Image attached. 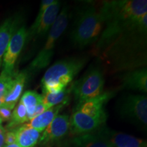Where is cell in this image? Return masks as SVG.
<instances>
[{"mask_svg":"<svg viewBox=\"0 0 147 147\" xmlns=\"http://www.w3.org/2000/svg\"><path fill=\"white\" fill-rule=\"evenodd\" d=\"M100 10L104 28L97 41L95 53L101 55L120 37L136 27L147 14L146 0L105 1Z\"/></svg>","mask_w":147,"mask_h":147,"instance_id":"1","label":"cell"},{"mask_svg":"<svg viewBox=\"0 0 147 147\" xmlns=\"http://www.w3.org/2000/svg\"><path fill=\"white\" fill-rule=\"evenodd\" d=\"M86 63L85 57H68L55 62L42 77L43 94L56 93L66 89Z\"/></svg>","mask_w":147,"mask_h":147,"instance_id":"2","label":"cell"},{"mask_svg":"<svg viewBox=\"0 0 147 147\" xmlns=\"http://www.w3.org/2000/svg\"><path fill=\"white\" fill-rule=\"evenodd\" d=\"M104 25L100 8L93 5L82 8L77 14L71 32L74 45L82 49L95 43L102 34Z\"/></svg>","mask_w":147,"mask_h":147,"instance_id":"3","label":"cell"},{"mask_svg":"<svg viewBox=\"0 0 147 147\" xmlns=\"http://www.w3.org/2000/svg\"><path fill=\"white\" fill-rule=\"evenodd\" d=\"M69 14L67 8H63L59 13L52 27L47 35L43 47L29 65L27 71L28 74H34L45 69L51 63L54 55L55 46L60 36L65 32L68 25Z\"/></svg>","mask_w":147,"mask_h":147,"instance_id":"4","label":"cell"},{"mask_svg":"<svg viewBox=\"0 0 147 147\" xmlns=\"http://www.w3.org/2000/svg\"><path fill=\"white\" fill-rule=\"evenodd\" d=\"M104 83L105 79L101 67L93 66L78 80L71 84V93L76 104H81L102 94Z\"/></svg>","mask_w":147,"mask_h":147,"instance_id":"5","label":"cell"},{"mask_svg":"<svg viewBox=\"0 0 147 147\" xmlns=\"http://www.w3.org/2000/svg\"><path fill=\"white\" fill-rule=\"evenodd\" d=\"M119 115L140 127L146 129L147 97L144 95L129 94L119 100L117 104Z\"/></svg>","mask_w":147,"mask_h":147,"instance_id":"6","label":"cell"},{"mask_svg":"<svg viewBox=\"0 0 147 147\" xmlns=\"http://www.w3.org/2000/svg\"><path fill=\"white\" fill-rule=\"evenodd\" d=\"M60 8V1L55 0L54 3L47 8L41 16H36L34 23L27 32L26 42L41 40L49 34L59 15Z\"/></svg>","mask_w":147,"mask_h":147,"instance_id":"7","label":"cell"},{"mask_svg":"<svg viewBox=\"0 0 147 147\" xmlns=\"http://www.w3.org/2000/svg\"><path fill=\"white\" fill-rule=\"evenodd\" d=\"M69 130V117L67 115H58L40 136V147H51L59 144L67 135Z\"/></svg>","mask_w":147,"mask_h":147,"instance_id":"8","label":"cell"},{"mask_svg":"<svg viewBox=\"0 0 147 147\" xmlns=\"http://www.w3.org/2000/svg\"><path fill=\"white\" fill-rule=\"evenodd\" d=\"M27 29L25 25L20 27L11 38L3 58L2 70L14 72L16 60L23 50L27 40Z\"/></svg>","mask_w":147,"mask_h":147,"instance_id":"9","label":"cell"},{"mask_svg":"<svg viewBox=\"0 0 147 147\" xmlns=\"http://www.w3.org/2000/svg\"><path fill=\"white\" fill-rule=\"evenodd\" d=\"M106 121L93 118L77 110H74L69 117V130L74 136L91 134L102 127Z\"/></svg>","mask_w":147,"mask_h":147,"instance_id":"10","label":"cell"},{"mask_svg":"<svg viewBox=\"0 0 147 147\" xmlns=\"http://www.w3.org/2000/svg\"><path fill=\"white\" fill-rule=\"evenodd\" d=\"M115 94V91H104L95 98L76 104L74 110H78L93 118L106 121L107 113L105 110V105Z\"/></svg>","mask_w":147,"mask_h":147,"instance_id":"11","label":"cell"},{"mask_svg":"<svg viewBox=\"0 0 147 147\" xmlns=\"http://www.w3.org/2000/svg\"><path fill=\"white\" fill-rule=\"evenodd\" d=\"M95 132L109 143L111 147H147L146 141L144 140L105 127H101Z\"/></svg>","mask_w":147,"mask_h":147,"instance_id":"12","label":"cell"},{"mask_svg":"<svg viewBox=\"0 0 147 147\" xmlns=\"http://www.w3.org/2000/svg\"><path fill=\"white\" fill-rule=\"evenodd\" d=\"M119 80L123 88L146 93L147 92V69L141 67L121 74Z\"/></svg>","mask_w":147,"mask_h":147,"instance_id":"13","label":"cell"},{"mask_svg":"<svg viewBox=\"0 0 147 147\" xmlns=\"http://www.w3.org/2000/svg\"><path fill=\"white\" fill-rule=\"evenodd\" d=\"M29 74L27 70L16 73L1 106L13 110L23 93Z\"/></svg>","mask_w":147,"mask_h":147,"instance_id":"14","label":"cell"},{"mask_svg":"<svg viewBox=\"0 0 147 147\" xmlns=\"http://www.w3.org/2000/svg\"><path fill=\"white\" fill-rule=\"evenodd\" d=\"M21 18L12 16L7 19L0 26V69L2 65L3 58L11 38L19 28Z\"/></svg>","mask_w":147,"mask_h":147,"instance_id":"15","label":"cell"},{"mask_svg":"<svg viewBox=\"0 0 147 147\" xmlns=\"http://www.w3.org/2000/svg\"><path fill=\"white\" fill-rule=\"evenodd\" d=\"M63 147H111L109 143L95 132L76 136L63 144Z\"/></svg>","mask_w":147,"mask_h":147,"instance_id":"16","label":"cell"},{"mask_svg":"<svg viewBox=\"0 0 147 147\" xmlns=\"http://www.w3.org/2000/svg\"><path fill=\"white\" fill-rule=\"evenodd\" d=\"M67 102L63 103V104L53 106V107L45 110L40 115L36 116L34 118L29 120V123H26V125L30 127L42 132L52 122L53 119L59 115L62 108L67 105Z\"/></svg>","mask_w":147,"mask_h":147,"instance_id":"17","label":"cell"},{"mask_svg":"<svg viewBox=\"0 0 147 147\" xmlns=\"http://www.w3.org/2000/svg\"><path fill=\"white\" fill-rule=\"evenodd\" d=\"M16 143L21 147H36L39 142L41 131L27 126L26 123L14 129Z\"/></svg>","mask_w":147,"mask_h":147,"instance_id":"18","label":"cell"},{"mask_svg":"<svg viewBox=\"0 0 147 147\" xmlns=\"http://www.w3.org/2000/svg\"><path fill=\"white\" fill-rule=\"evenodd\" d=\"M71 93V87L68 89H65L63 91L56 93H45L42 94V104L47 110L59 105L63 103L67 102Z\"/></svg>","mask_w":147,"mask_h":147,"instance_id":"19","label":"cell"},{"mask_svg":"<svg viewBox=\"0 0 147 147\" xmlns=\"http://www.w3.org/2000/svg\"><path fill=\"white\" fill-rule=\"evenodd\" d=\"M20 102L26 108L29 121L33 118L36 108L40 103H42V95H40L34 91H25L22 95Z\"/></svg>","mask_w":147,"mask_h":147,"instance_id":"20","label":"cell"},{"mask_svg":"<svg viewBox=\"0 0 147 147\" xmlns=\"http://www.w3.org/2000/svg\"><path fill=\"white\" fill-rule=\"evenodd\" d=\"M28 115L26 108L21 102L18 104V105L14 107L13 112L12 113V116L6 128L8 130H12L17 128L16 127L19 125L25 124L26 122H28Z\"/></svg>","mask_w":147,"mask_h":147,"instance_id":"21","label":"cell"},{"mask_svg":"<svg viewBox=\"0 0 147 147\" xmlns=\"http://www.w3.org/2000/svg\"><path fill=\"white\" fill-rule=\"evenodd\" d=\"M16 73L15 71L9 73L2 70L0 74V106L2 104L3 99Z\"/></svg>","mask_w":147,"mask_h":147,"instance_id":"22","label":"cell"},{"mask_svg":"<svg viewBox=\"0 0 147 147\" xmlns=\"http://www.w3.org/2000/svg\"><path fill=\"white\" fill-rule=\"evenodd\" d=\"M12 110L10 108L3 106H0V119L3 121H8L10 120L12 116Z\"/></svg>","mask_w":147,"mask_h":147,"instance_id":"23","label":"cell"},{"mask_svg":"<svg viewBox=\"0 0 147 147\" xmlns=\"http://www.w3.org/2000/svg\"><path fill=\"white\" fill-rule=\"evenodd\" d=\"M16 143V133L15 130H8L5 131L4 136V144H10Z\"/></svg>","mask_w":147,"mask_h":147,"instance_id":"24","label":"cell"},{"mask_svg":"<svg viewBox=\"0 0 147 147\" xmlns=\"http://www.w3.org/2000/svg\"><path fill=\"white\" fill-rule=\"evenodd\" d=\"M5 134H0V147H3L4 144Z\"/></svg>","mask_w":147,"mask_h":147,"instance_id":"25","label":"cell"},{"mask_svg":"<svg viewBox=\"0 0 147 147\" xmlns=\"http://www.w3.org/2000/svg\"><path fill=\"white\" fill-rule=\"evenodd\" d=\"M3 147H21L17 143H13V144H5Z\"/></svg>","mask_w":147,"mask_h":147,"instance_id":"26","label":"cell"},{"mask_svg":"<svg viewBox=\"0 0 147 147\" xmlns=\"http://www.w3.org/2000/svg\"><path fill=\"white\" fill-rule=\"evenodd\" d=\"M6 131V129L1 126V124H0V134H5Z\"/></svg>","mask_w":147,"mask_h":147,"instance_id":"27","label":"cell"},{"mask_svg":"<svg viewBox=\"0 0 147 147\" xmlns=\"http://www.w3.org/2000/svg\"><path fill=\"white\" fill-rule=\"evenodd\" d=\"M1 123H2V121H1V119H0V124H1Z\"/></svg>","mask_w":147,"mask_h":147,"instance_id":"28","label":"cell"}]
</instances>
